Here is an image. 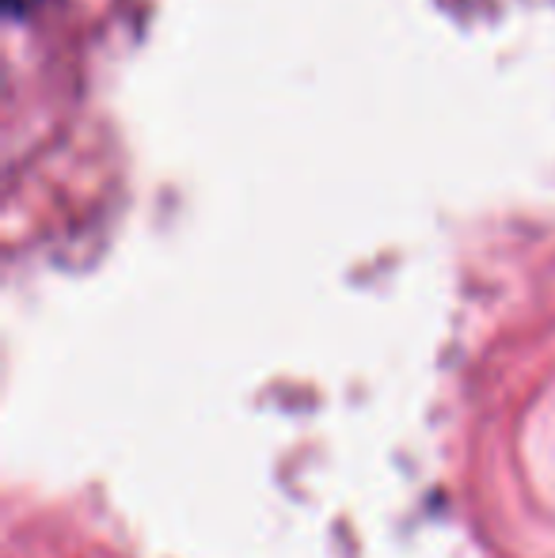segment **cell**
Returning <instances> with one entry per match:
<instances>
[{
  "mask_svg": "<svg viewBox=\"0 0 555 558\" xmlns=\"http://www.w3.org/2000/svg\"><path fill=\"white\" fill-rule=\"evenodd\" d=\"M27 4H38V0H8V8H12V12H23Z\"/></svg>",
  "mask_w": 555,
  "mask_h": 558,
  "instance_id": "cell-1",
  "label": "cell"
}]
</instances>
